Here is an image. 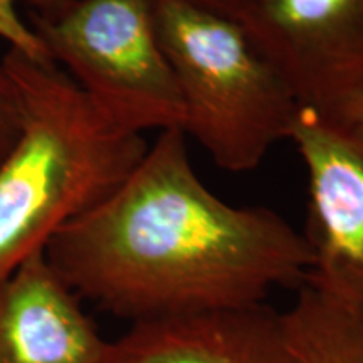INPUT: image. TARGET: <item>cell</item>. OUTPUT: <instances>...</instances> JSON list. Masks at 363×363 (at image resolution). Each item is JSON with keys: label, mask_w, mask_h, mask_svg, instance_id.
Returning a JSON list of instances; mask_svg holds the SVG:
<instances>
[{"label": "cell", "mask_w": 363, "mask_h": 363, "mask_svg": "<svg viewBox=\"0 0 363 363\" xmlns=\"http://www.w3.org/2000/svg\"><path fill=\"white\" fill-rule=\"evenodd\" d=\"M45 257L79 299L131 325L266 303L313 267L278 212L233 206L195 172L187 136L160 131L115 192L54 234Z\"/></svg>", "instance_id": "obj_1"}, {"label": "cell", "mask_w": 363, "mask_h": 363, "mask_svg": "<svg viewBox=\"0 0 363 363\" xmlns=\"http://www.w3.org/2000/svg\"><path fill=\"white\" fill-rule=\"evenodd\" d=\"M180 2L212 12L216 16H220L224 19L240 24V21L251 11L256 0H180Z\"/></svg>", "instance_id": "obj_12"}, {"label": "cell", "mask_w": 363, "mask_h": 363, "mask_svg": "<svg viewBox=\"0 0 363 363\" xmlns=\"http://www.w3.org/2000/svg\"><path fill=\"white\" fill-rule=\"evenodd\" d=\"M71 2L72 0H0V39L6 40L9 49H16L35 59L52 61L33 27L21 16L19 6L30 4L43 16H54Z\"/></svg>", "instance_id": "obj_10"}, {"label": "cell", "mask_w": 363, "mask_h": 363, "mask_svg": "<svg viewBox=\"0 0 363 363\" xmlns=\"http://www.w3.org/2000/svg\"><path fill=\"white\" fill-rule=\"evenodd\" d=\"M288 140L308 175L306 281L363 303V130L301 106Z\"/></svg>", "instance_id": "obj_5"}, {"label": "cell", "mask_w": 363, "mask_h": 363, "mask_svg": "<svg viewBox=\"0 0 363 363\" xmlns=\"http://www.w3.org/2000/svg\"><path fill=\"white\" fill-rule=\"evenodd\" d=\"M239 26L301 106L335 115L363 89V0H256Z\"/></svg>", "instance_id": "obj_6"}, {"label": "cell", "mask_w": 363, "mask_h": 363, "mask_svg": "<svg viewBox=\"0 0 363 363\" xmlns=\"http://www.w3.org/2000/svg\"><path fill=\"white\" fill-rule=\"evenodd\" d=\"M108 363H291L281 313L266 303L133 323Z\"/></svg>", "instance_id": "obj_8"}, {"label": "cell", "mask_w": 363, "mask_h": 363, "mask_svg": "<svg viewBox=\"0 0 363 363\" xmlns=\"http://www.w3.org/2000/svg\"><path fill=\"white\" fill-rule=\"evenodd\" d=\"M21 101V131L0 160V281L67 222L98 206L148 150L116 128L65 71L16 49L2 57Z\"/></svg>", "instance_id": "obj_2"}, {"label": "cell", "mask_w": 363, "mask_h": 363, "mask_svg": "<svg viewBox=\"0 0 363 363\" xmlns=\"http://www.w3.org/2000/svg\"><path fill=\"white\" fill-rule=\"evenodd\" d=\"M153 17L184 103L182 131L222 170L257 169L291 133L301 108L291 86L238 22L180 0H153Z\"/></svg>", "instance_id": "obj_3"}, {"label": "cell", "mask_w": 363, "mask_h": 363, "mask_svg": "<svg viewBox=\"0 0 363 363\" xmlns=\"http://www.w3.org/2000/svg\"><path fill=\"white\" fill-rule=\"evenodd\" d=\"M30 27L94 108L128 133L184 123L174 69L158 40L153 0H72Z\"/></svg>", "instance_id": "obj_4"}, {"label": "cell", "mask_w": 363, "mask_h": 363, "mask_svg": "<svg viewBox=\"0 0 363 363\" xmlns=\"http://www.w3.org/2000/svg\"><path fill=\"white\" fill-rule=\"evenodd\" d=\"M110 347L45 252L0 281V363H108Z\"/></svg>", "instance_id": "obj_7"}, {"label": "cell", "mask_w": 363, "mask_h": 363, "mask_svg": "<svg viewBox=\"0 0 363 363\" xmlns=\"http://www.w3.org/2000/svg\"><path fill=\"white\" fill-rule=\"evenodd\" d=\"M21 131V101L16 84L0 59V160L11 152Z\"/></svg>", "instance_id": "obj_11"}, {"label": "cell", "mask_w": 363, "mask_h": 363, "mask_svg": "<svg viewBox=\"0 0 363 363\" xmlns=\"http://www.w3.org/2000/svg\"><path fill=\"white\" fill-rule=\"evenodd\" d=\"M331 116H337L340 120L363 130V89L358 91L357 94H353L350 99H347L342 104V108Z\"/></svg>", "instance_id": "obj_13"}, {"label": "cell", "mask_w": 363, "mask_h": 363, "mask_svg": "<svg viewBox=\"0 0 363 363\" xmlns=\"http://www.w3.org/2000/svg\"><path fill=\"white\" fill-rule=\"evenodd\" d=\"M281 321L291 363H363V303L306 281Z\"/></svg>", "instance_id": "obj_9"}]
</instances>
